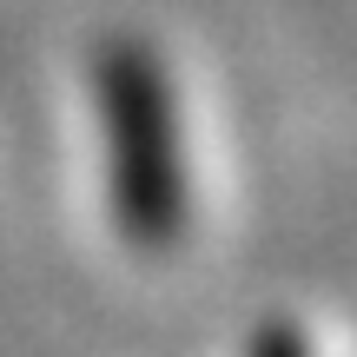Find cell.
<instances>
[{
  "label": "cell",
  "instance_id": "cell-1",
  "mask_svg": "<svg viewBox=\"0 0 357 357\" xmlns=\"http://www.w3.org/2000/svg\"><path fill=\"white\" fill-rule=\"evenodd\" d=\"M106 153H113V225L139 252H166L185 231V159H178L172 86L146 47H113L100 66Z\"/></svg>",
  "mask_w": 357,
  "mask_h": 357
},
{
  "label": "cell",
  "instance_id": "cell-2",
  "mask_svg": "<svg viewBox=\"0 0 357 357\" xmlns=\"http://www.w3.org/2000/svg\"><path fill=\"white\" fill-rule=\"evenodd\" d=\"M245 357H311V337L291 318H265L252 331V344H245Z\"/></svg>",
  "mask_w": 357,
  "mask_h": 357
}]
</instances>
